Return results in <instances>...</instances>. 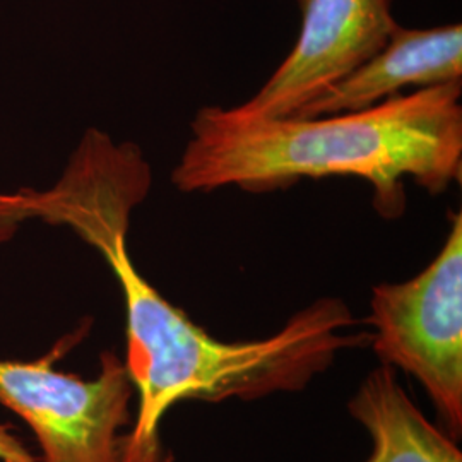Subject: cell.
<instances>
[{"label":"cell","mask_w":462,"mask_h":462,"mask_svg":"<svg viewBox=\"0 0 462 462\" xmlns=\"http://www.w3.org/2000/svg\"><path fill=\"white\" fill-rule=\"evenodd\" d=\"M88 324L34 362L0 360V404L24 420L42 447L38 462H124L134 385L114 351L98 377L62 374L53 364L88 332Z\"/></svg>","instance_id":"277c9868"},{"label":"cell","mask_w":462,"mask_h":462,"mask_svg":"<svg viewBox=\"0 0 462 462\" xmlns=\"http://www.w3.org/2000/svg\"><path fill=\"white\" fill-rule=\"evenodd\" d=\"M437 257L413 280L380 282L370 298V345L382 364L425 387L452 439L462 433V215Z\"/></svg>","instance_id":"3957f363"},{"label":"cell","mask_w":462,"mask_h":462,"mask_svg":"<svg viewBox=\"0 0 462 462\" xmlns=\"http://www.w3.org/2000/svg\"><path fill=\"white\" fill-rule=\"evenodd\" d=\"M152 171L134 143L86 131L62 177L50 189H21V221L66 226L97 248L122 288L127 317L125 368L139 411L125 433L124 462H171L160 440L166 411L185 399H259L297 393L334 364L339 351L370 345L341 298H319L265 339L225 343L171 305L134 265L127 233L148 198Z\"/></svg>","instance_id":"6da1fadb"},{"label":"cell","mask_w":462,"mask_h":462,"mask_svg":"<svg viewBox=\"0 0 462 462\" xmlns=\"http://www.w3.org/2000/svg\"><path fill=\"white\" fill-rule=\"evenodd\" d=\"M394 0H298L295 47L261 89L233 106L242 118H288L375 55L401 24Z\"/></svg>","instance_id":"5b68a950"},{"label":"cell","mask_w":462,"mask_h":462,"mask_svg":"<svg viewBox=\"0 0 462 462\" xmlns=\"http://www.w3.org/2000/svg\"><path fill=\"white\" fill-rule=\"evenodd\" d=\"M347 408L374 442L365 462H462L454 439L414 406L391 365L374 370Z\"/></svg>","instance_id":"52a82bcc"},{"label":"cell","mask_w":462,"mask_h":462,"mask_svg":"<svg viewBox=\"0 0 462 462\" xmlns=\"http://www.w3.org/2000/svg\"><path fill=\"white\" fill-rule=\"evenodd\" d=\"M462 83L461 23L427 30L399 26L382 49L330 84L293 116L360 112L401 95L404 88Z\"/></svg>","instance_id":"8992f818"},{"label":"cell","mask_w":462,"mask_h":462,"mask_svg":"<svg viewBox=\"0 0 462 462\" xmlns=\"http://www.w3.org/2000/svg\"><path fill=\"white\" fill-rule=\"evenodd\" d=\"M0 461L2 462H38L21 444L7 427L0 425Z\"/></svg>","instance_id":"ba28073f"},{"label":"cell","mask_w":462,"mask_h":462,"mask_svg":"<svg viewBox=\"0 0 462 462\" xmlns=\"http://www.w3.org/2000/svg\"><path fill=\"white\" fill-rule=\"evenodd\" d=\"M461 98L462 83H450L315 118H242L202 106L171 182L185 194H265L303 179L356 177L370 185L377 215L396 219L406 211V180L431 196L461 182Z\"/></svg>","instance_id":"7a4b0ae2"}]
</instances>
